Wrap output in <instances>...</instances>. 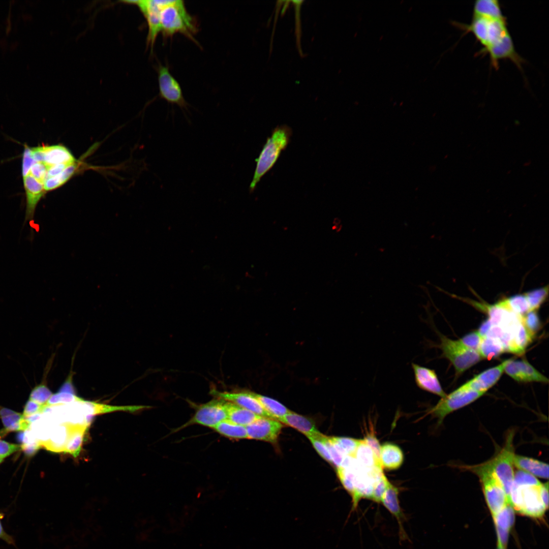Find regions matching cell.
<instances>
[{"instance_id": "74e56055", "label": "cell", "mask_w": 549, "mask_h": 549, "mask_svg": "<svg viewBox=\"0 0 549 549\" xmlns=\"http://www.w3.org/2000/svg\"><path fill=\"white\" fill-rule=\"evenodd\" d=\"M75 394L58 391L52 394L46 404L47 408L60 405H66L83 400Z\"/></svg>"}, {"instance_id": "ab89813d", "label": "cell", "mask_w": 549, "mask_h": 549, "mask_svg": "<svg viewBox=\"0 0 549 549\" xmlns=\"http://www.w3.org/2000/svg\"><path fill=\"white\" fill-rule=\"evenodd\" d=\"M320 439L326 446L332 459V464L337 467L341 466L346 456L343 455L336 448L330 439L329 437L322 435Z\"/></svg>"}, {"instance_id": "db71d44e", "label": "cell", "mask_w": 549, "mask_h": 549, "mask_svg": "<svg viewBox=\"0 0 549 549\" xmlns=\"http://www.w3.org/2000/svg\"><path fill=\"white\" fill-rule=\"evenodd\" d=\"M32 156L36 162L43 163L44 159V146H38L30 148Z\"/></svg>"}, {"instance_id": "8d00e7d4", "label": "cell", "mask_w": 549, "mask_h": 549, "mask_svg": "<svg viewBox=\"0 0 549 549\" xmlns=\"http://www.w3.org/2000/svg\"><path fill=\"white\" fill-rule=\"evenodd\" d=\"M510 310L514 313L523 316L529 312V306L524 294H515L505 298Z\"/></svg>"}, {"instance_id": "ac0fdd59", "label": "cell", "mask_w": 549, "mask_h": 549, "mask_svg": "<svg viewBox=\"0 0 549 549\" xmlns=\"http://www.w3.org/2000/svg\"><path fill=\"white\" fill-rule=\"evenodd\" d=\"M26 195L25 221L33 220L38 203L45 193L43 184L30 174L23 177Z\"/></svg>"}, {"instance_id": "c3c4849f", "label": "cell", "mask_w": 549, "mask_h": 549, "mask_svg": "<svg viewBox=\"0 0 549 549\" xmlns=\"http://www.w3.org/2000/svg\"><path fill=\"white\" fill-rule=\"evenodd\" d=\"M36 162L33 159L30 148L27 145H25L23 154L22 173L23 177H25L29 174L32 166Z\"/></svg>"}, {"instance_id": "30bf717a", "label": "cell", "mask_w": 549, "mask_h": 549, "mask_svg": "<svg viewBox=\"0 0 549 549\" xmlns=\"http://www.w3.org/2000/svg\"><path fill=\"white\" fill-rule=\"evenodd\" d=\"M126 3L138 6L146 19L148 25L147 45L153 49L156 38L161 33L160 13L169 1L141 0L128 1Z\"/></svg>"}, {"instance_id": "d6986e66", "label": "cell", "mask_w": 549, "mask_h": 549, "mask_svg": "<svg viewBox=\"0 0 549 549\" xmlns=\"http://www.w3.org/2000/svg\"><path fill=\"white\" fill-rule=\"evenodd\" d=\"M278 420L297 430L307 437H318L322 435L311 420L291 411Z\"/></svg>"}, {"instance_id": "6f0895ef", "label": "cell", "mask_w": 549, "mask_h": 549, "mask_svg": "<svg viewBox=\"0 0 549 549\" xmlns=\"http://www.w3.org/2000/svg\"><path fill=\"white\" fill-rule=\"evenodd\" d=\"M72 376H73L72 374H70L69 376V378H68L67 379V380H66L64 384L62 386V387L59 389V391L67 392H69V393H73V394H75V390H74V387H73V384H72Z\"/></svg>"}, {"instance_id": "603a6c76", "label": "cell", "mask_w": 549, "mask_h": 549, "mask_svg": "<svg viewBox=\"0 0 549 549\" xmlns=\"http://www.w3.org/2000/svg\"><path fill=\"white\" fill-rule=\"evenodd\" d=\"M0 417L5 430L8 432L24 431L30 422L23 414L0 406Z\"/></svg>"}, {"instance_id": "f1b7e54d", "label": "cell", "mask_w": 549, "mask_h": 549, "mask_svg": "<svg viewBox=\"0 0 549 549\" xmlns=\"http://www.w3.org/2000/svg\"><path fill=\"white\" fill-rule=\"evenodd\" d=\"M213 429L219 434L230 439H248L245 426L235 424L227 419L218 423Z\"/></svg>"}, {"instance_id": "bcb514c9", "label": "cell", "mask_w": 549, "mask_h": 549, "mask_svg": "<svg viewBox=\"0 0 549 549\" xmlns=\"http://www.w3.org/2000/svg\"><path fill=\"white\" fill-rule=\"evenodd\" d=\"M47 168L43 163L36 162L31 167L29 174L43 184L46 179Z\"/></svg>"}, {"instance_id": "816d5d0a", "label": "cell", "mask_w": 549, "mask_h": 549, "mask_svg": "<svg viewBox=\"0 0 549 549\" xmlns=\"http://www.w3.org/2000/svg\"><path fill=\"white\" fill-rule=\"evenodd\" d=\"M363 440L373 450L376 458L380 462L381 445L375 435L371 433L368 434L366 435Z\"/></svg>"}, {"instance_id": "44dd1931", "label": "cell", "mask_w": 549, "mask_h": 549, "mask_svg": "<svg viewBox=\"0 0 549 549\" xmlns=\"http://www.w3.org/2000/svg\"><path fill=\"white\" fill-rule=\"evenodd\" d=\"M514 465L519 470L536 477L548 479V465L539 460L520 455H514Z\"/></svg>"}, {"instance_id": "83f0119b", "label": "cell", "mask_w": 549, "mask_h": 549, "mask_svg": "<svg viewBox=\"0 0 549 549\" xmlns=\"http://www.w3.org/2000/svg\"><path fill=\"white\" fill-rule=\"evenodd\" d=\"M353 458L357 463L363 468H382L373 450L363 439L360 440Z\"/></svg>"}, {"instance_id": "2e32d148", "label": "cell", "mask_w": 549, "mask_h": 549, "mask_svg": "<svg viewBox=\"0 0 549 549\" xmlns=\"http://www.w3.org/2000/svg\"><path fill=\"white\" fill-rule=\"evenodd\" d=\"M411 366L415 383L420 389L441 398L446 396L435 370L415 363H412Z\"/></svg>"}, {"instance_id": "ee69618b", "label": "cell", "mask_w": 549, "mask_h": 549, "mask_svg": "<svg viewBox=\"0 0 549 549\" xmlns=\"http://www.w3.org/2000/svg\"><path fill=\"white\" fill-rule=\"evenodd\" d=\"M482 339L478 331H475L465 335L459 340L467 347L478 351Z\"/></svg>"}, {"instance_id": "e0dca14e", "label": "cell", "mask_w": 549, "mask_h": 549, "mask_svg": "<svg viewBox=\"0 0 549 549\" xmlns=\"http://www.w3.org/2000/svg\"><path fill=\"white\" fill-rule=\"evenodd\" d=\"M399 494L398 488L389 482L380 502L396 518L399 525L400 540L405 541L409 539L403 526L404 522L406 521L407 518L401 507Z\"/></svg>"}, {"instance_id": "5bb4252c", "label": "cell", "mask_w": 549, "mask_h": 549, "mask_svg": "<svg viewBox=\"0 0 549 549\" xmlns=\"http://www.w3.org/2000/svg\"><path fill=\"white\" fill-rule=\"evenodd\" d=\"M480 52L489 55L491 65L496 69L498 68L499 60L502 59H509L521 70L522 69V64L524 63V59L515 49L510 34L496 45L481 50Z\"/></svg>"}, {"instance_id": "f5cc1de1", "label": "cell", "mask_w": 549, "mask_h": 549, "mask_svg": "<svg viewBox=\"0 0 549 549\" xmlns=\"http://www.w3.org/2000/svg\"><path fill=\"white\" fill-rule=\"evenodd\" d=\"M70 165L71 164H61L50 167L47 169L46 179L57 175Z\"/></svg>"}, {"instance_id": "e575fe53", "label": "cell", "mask_w": 549, "mask_h": 549, "mask_svg": "<svg viewBox=\"0 0 549 549\" xmlns=\"http://www.w3.org/2000/svg\"><path fill=\"white\" fill-rule=\"evenodd\" d=\"M76 167V163H73L67 166L57 175L47 178L43 184L45 191L53 190L65 183L73 174Z\"/></svg>"}, {"instance_id": "94428289", "label": "cell", "mask_w": 549, "mask_h": 549, "mask_svg": "<svg viewBox=\"0 0 549 549\" xmlns=\"http://www.w3.org/2000/svg\"><path fill=\"white\" fill-rule=\"evenodd\" d=\"M8 432L5 429L2 431H0V436L5 435Z\"/></svg>"}, {"instance_id": "f6af8a7d", "label": "cell", "mask_w": 549, "mask_h": 549, "mask_svg": "<svg viewBox=\"0 0 549 549\" xmlns=\"http://www.w3.org/2000/svg\"><path fill=\"white\" fill-rule=\"evenodd\" d=\"M319 437H308L307 438L318 454L326 461L330 464H332L331 456L326 446L320 439Z\"/></svg>"}, {"instance_id": "91938a15", "label": "cell", "mask_w": 549, "mask_h": 549, "mask_svg": "<svg viewBox=\"0 0 549 549\" xmlns=\"http://www.w3.org/2000/svg\"><path fill=\"white\" fill-rule=\"evenodd\" d=\"M496 549H506V548L504 547L499 542L497 541Z\"/></svg>"}, {"instance_id": "f907efd6", "label": "cell", "mask_w": 549, "mask_h": 549, "mask_svg": "<svg viewBox=\"0 0 549 549\" xmlns=\"http://www.w3.org/2000/svg\"><path fill=\"white\" fill-rule=\"evenodd\" d=\"M22 448L19 444H13L0 440V457L4 459Z\"/></svg>"}, {"instance_id": "8fae6325", "label": "cell", "mask_w": 549, "mask_h": 549, "mask_svg": "<svg viewBox=\"0 0 549 549\" xmlns=\"http://www.w3.org/2000/svg\"><path fill=\"white\" fill-rule=\"evenodd\" d=\"M158 75L160 97L169 103L187 109L188 103L184 99L180 85L171 74L169 68L159 65Z\"/></svg>"}, {"instance_id": "4dcf8cb0", "label": "cell", "mask_w": 549, "mask_h": 549, "mask_svg": "<svg viewBox=\"0 0 549 549\" xmlns=\"http://www.w3.org/2000/svg\"><path fill=\"white\" fill-rule=\"evenodd\" d=\"M255 395L263 408L273 419L278 420L291 411L281 403L272 398L255 393Z\"/></svg>"}, {"instance_id": "b9f144b4", "label": "cell", "mask_w": 549, "mask_h": 549, "mask_svg": "<svg viewBox=\"0 0 549 549\" xmlns=\"http://www.w3.org/2000/svg\"><path fill=\"white\" fill-rule=\"evenodd\" d=\"M389 482L383 473L377 478L375 483L371 500L376 502L380 503Z\"/></svg>"}, {"instance_id": "ba28073f", "label": "cell", "mask_w": 549, "mask_h": 549, "mask_svg": "<svg viewBox=\"0 0 549 549\" xmlns=\"http://www.w3.org/2000/svg\"><path fill=\"white\" fill-rule=\"evenodd\" d=\"M484 393L460 387L446 394L445 397L441 398L435 406L429 410L428 414L436 418L437 423L440 425L449 414L472 403Z\"/></svg>"}, {"instance_id": "ffe728a7", "label": "cell", "mask_w": 549, "mask_h": 549, "mask_svg": "<svg viewBox=\"0 0 549 549\" xmlns=\"http://www.w3.org/2000/svg\"><path fill=\"white\" fill-rule=\"evenodd\" d=\"M403 461L404 454L398 446L388 442L381 445L380 462L382 468L396 470L402 466Z\"/></svg>"}, {"instance_id": "9f6ffc18", "label": "cell", "mask_w": 549, "mask_h": 549, "mask_svg": "<svg viewBox=\"0 0 549 549\" xmlns=\"http://www.w3.org/2000/svg\"><path fill=\"white\" fill-rule=\"evenodd\" d=\"M0 539H2L3 540H4L7 543H8V544H9L10 545H12L15 546H16L15 545V540L13 538V536L10 535V534H8L5 531V530H4V529L3 528V526L2 525V522H1V518H0Z\"/></svg>"}, {"instance_id": "680465c9", "label": "cell", "mask_w": 549, "mask_h": 549, "mask_svg": "<svg viewBox=\"0 0 549 549\" xmlns=\"http://www.w3.org/2000/svg\"><path fill=\"white\" fill-rule=\"evenodd\" d=\"M492 326V323L489 319L485 320L480 325L477 330L480 336L483 338L485 336Z\"/></svg>"}, {"instance_id": "3957f363", "label": "cell", "mask_w": 549, "mask_h": 549, "mask_svg": "<svg viewBox=\"0 0 549 549\" xmlns=\"http://www.w3.org/2000/svg\"><path fill=\"white\" fill-rule=\"evenodd\" d=\"M459 467L478 476L485 500L492 516L510 504L501 483L486 462L478 465Z\"/></svg>"}, {"instance_id": "d4e9b609", "label": "cell", "mask_w": 549, "mask_h": 549, "mask_svg": "<svg viewBox=\"0 0 549 549\" xmlns=\"http://www.w3.org/2000/svg\"><path fill=\"white\" fill-rule=\"evenodd\" d=\"M473 12V16L506 20L497 0H477L474 4Z\"/></svg>"}, {"instance_id": "60d3db41", "label": "cell", "mask_w": 549, "mask_h": 549, "mask_svg": "<svg viewBox=\"0 0 549 549\" xmlns=\"http://www.w3.org/2000/svg\"><path fill=\"white\" fill-rule=\"evenodd\" d=\"M522 322L532 336L539 329L541 323L536 311H530L522 316Z\"/></svg>"}, {"instance_id": "d6a6232c", "label": "cell", "mask_w": 549, "mask_h": 549, "mask_svg": "<svg viewBox=\"0 0 549 549\" xmlns=\"http://www.w3.org/2000/svg\"><path fill=\"white\" fill-rule=\"evenodd\" d=\"M515 362L522 375L524 382H548V379L535 369L525 359L515 360Z\"/></svg>"}, {"instance_id": "4fadbf2b", "label": "cell", "mask_w": 549, "mask_h": 549, "mask_svg": "<svg viewBox=\"0 0 549 549\" xmlns=\"http://www.w3.org/2000/svg\"><path fill=\"white\" fill-rule=\"evenodd\" d=\"M283 428L279 420L263 417L246 426L248 439L271 443L277 442Z\"/></svg>"}, {"instance_id": "484cf974", "label": "cell", "mask_w": 549, "mask_h": 549, "mask_svg": "<svg viewBox=\"0 0 549 549\" xmlns=\"http://www.w3.org/2000/svg\"><path fill=\"white\" fill-rule=\"evenodd\" d=\"M226 409L227 419L238 425L246 426L261 417L245 408L228 401H226Z\"/></svg>"}, {"instance_id": "8992f818", "label": "cell", "mask_w": 549, "mask_h": 549, "mask_svg": "<svg viewBox=\"0 0 549 549\" xmlns=\"http://www.w3.org/2000/svg\"><path fill=\"white\" fill-rule=\"evenodd\" d=\"M514 433H509L501 450L486 462L501 483L510 502V493L514 478L513 445Z\"/></svg>"}, {"instance_id": "52a82bcc", "label": "cell", "mask_w": 549, "mask_h": 549, "mask_svg": "<svg viewBox=\"0 0 549 549\" xmlns=\"http://www.w3.org/2000/svg\"><path fill=\"white\" fill-rule=\"evenodd\" d=\"M439 336L440 343L436 346L451 362L456 374L463 373L482 359L478 351L467 347L459 340H453L441 333Z\"/></svg>"}, {"instance_id": "277c9868", "label": "cell", "mask_w": 549, "mask_h": 549, "mask_svg": "<svg viewBox=\"0 0 549 549\" xmlns=\"http://www.w3.org/2000/svg\"><path fill=\"white\" fill-rule=\"evenodd\" d=\"M453 24L465 30V33H472L483 46L481 50L495 46L509 34L506 20L473 16L470 24L454 22Z\"/></svg>"}, {"instance_id": "7402d4cb", "label": "cell", "mask_w": 549, "mask_h": 549, "mask_svg": "<svg viewBox=\"0 0 549 549\" xmlns=\"http://www.w3.org/2000/svg\"><path fill=\"white\" fill-rule=\"evenodd\" d=\"M71 431V425L67 423L57 424L51 430L48 439L43 443L47 449L53 452H64Z\"/></svg>"}, {"instance_id": "836d02e7", "label": "cell", "mask_w": 549, "mask_h": 549, "mask_svg": "<svg viewBox=\"0 0 549 549\" xmlns=\"http://www.w3.org/2000/svg\"><path fill=\"white\" fill-rule=\"evenodd\" d=\"M336 448L344 456L353 458L360 440L343 437H329Z\"/></svg>"}, {"instance_id": "9c48e42d", "label": "cell", "mask_w": 549, "mask_h": 549, "mask_svg": "<svg viewBox=\"0 0 549 549\" xmlns=\"http://www.w3.org/2000/svg\"><path fill=\"white\" fill-rule=\"evenodd\" d=\"M196 407L192 417L176 431L195 424L213 429L218 423L227 419L226 401L224 400L215 398Z\"/></svg>"}, {"instance_id": "9a60e30c", "label": "cell", "mask_w": 549, "mask_h": 549, "mask_svg": "<svg viewBox=\"0 0 549 549\" xmlns=\"http://www.w3.org/2000/svg\"><path fill=\"white\" fill-rule=\"evenodd\" d=\"M508 360H505L499 365L481 372L460 387L485 393L499 380Z\"/></svg>"}, {"instance_id": "7a4b0ae2", "label": "cell", "mask_w": 549, "mask_h": 549, "mask_svg": "<svg viewBox=\"0 0 549 549\" xmlns=\"http://www.w3.org/2000/svg\"><path fill=\"white\" fill-rule=\"evenodd\" d=\"M161 32L164 37H172L181 34L195 41L198 30L194 18L187 11L184 2L169 1L160 13Z\"/></svg>"}, {"instance_id": "cb8c5ba5", "label": "cell", "mask_w": 549, "mask_h": 549, "mask_svg": "<svg viewBox=\"0 0 549 549\" xmlns=\"http://www.w3.org/2000/svg\"><path fill=\"white\" fill-rule=\"evenodd\" d=\"M44 159L43 163L48 169L51 166L61 164H72L75 160L71 153L65 147L61 145L44 146Z\"/></svg>"}, {"instance_id": "1f68e13d", "label": "cell", "mask_w": 549, "mask_h": 549, "mask_svg": "<svg viewBox=\"0 0 549 549\" xmlns=\"http://www.w3.org/2000/svg\"><path fill=\"white\" fill-rule=\"evenodd\" d=\"M514 510L511 504H508L492 516L496 529L509 532L514 522Z\"/></svg>"}, {"instance_id": "7bdbcfd3", "label": "cell", "mask_w": 549, "mask_h": 549, "mask_svg": "<svg viewBox=\"0 0 549 549\" xmlns=\"http://www.w3.org/2000/svg\"><path fill=\"white\" fill-rule=\"evenodd\" d=\"M513 483L518 485H538L541 483L534 476L521 470L515 472Z\"/></svg>"}, {"instance_id": "681fc988", "label": "cell", "mask_w": 549, "mask_h": 549, "mask_svg": "<svg viewBox=\"0 0 549 549\" xmlns=\"http://www.w3.org/2000/svg\"><path fill=\"white\" fill-rule=\"evenodd\" d=\"M504 371L507 375L515 381L524 382L522 375L516 364L515 360L509 359L505 367Z\"/></svg>"}, {"instance_id": "d590c367", "label": "cell", "mask_w": 549, "mask_h": 549, "mask_svg": "<svg viewBox=\"0 0 549 549\" xmlns=\"http://www.w3.org/2000/svg\"><path fill=\"white\" fill-rule=\"evenodd\" d=\"M548 286L532 290L525 295L529 306V312L536 311L545 301L548 295Z\"/></svg>"}, {"instance_id": "4316f807", "label": "cell", "mask_w": 549, "mask_h": 549, "mask_svg": "<svg viewBox=\"0 0 549 549\" xmlns=\"http://www.w3.org/2000/svg\"><path fill=\"white\" fill-rule=\"evenodd\" d=\"M88 428L84 426L71 425V431L64 452L76 458L79 454Z\"/></svg>"}, {"instance_id": "5b68a950", "label": "cell", "mask_w": 549, "mask_h": 549, "mask_svg": "<svg viewBox=\"0 0 549 549\" xmlns=\"http://www.w3.org/2000/svg\"><path fill=\"white\" fill-rule=\"evenodd\" d=\"M538 485H518L513 483L509 498L514 510L522 514L533 517L542 516L547 509L540 497Z\"/></svg>"}, {"instance_id": "7c38bea8", "label": "cell", "mask_w": 549, "mask_h": 549, "mask_svg": "<svg viewBox=\"0 0 549 549\" xmlns=\"http://www.w3.org/2000/svg\"><path fill=\"white\" fill-rule=\"evenodd\" d=\"M210 393L216 398L233 403L258 416L273 418L257 399L255 393L249 391H220L216 389H211Z\"/></svg>"}, {"instance_id": "7dc6e473", "label": "cell", "mask_w": 549, "mask_h": 549, "mask_svg": "<svg viewBox=\"0 0 549 549\" xmlns=\"http://www.w3.org/2000/svg\"><path fill=\"white\" fill-rule=\"evenodd\" d=\"M46 408V405H42L28 400L24 406L23 415L27 417L34 415L40 414L44 412Z\"/></svg>"}, {"instance_id": "11a10c76", "label": "cell", "mask_w": 549, "mask_h": 549, "mask_svg": "<svg viewBox=\"0 0 549 549\" xmlns=\"http://www.w3.org/2000/svg\"><path fill=\"white\" fill-rule=\"evenodd\" d=\"M540 495L541 499L545 507L547 509L548 507V483L547 481L546 483L541 485L540 489Z\"/></svg>"}, {"instance_id": "6da1fadb", "label": "cell", "mask_w": 549, "mask_h": 549, "mask_svg": "<svg viewBox=\"0 0 549 549\" xmlns=\"http://www.w3.org/2000/svg\"><path fill=\"white\" fill-rule=\"evenodd\" d=\"M291 135L292 130L287 126H278L273 130L255 160L256 168L249 187L251 192L255 190L263 176L273 166L281 152L287 146Z\"/></svg>"}, {"instance_id": "f35d334b", "label": "cell", "mask_w": 549, "mask_h": 549, "mask_svg": "<svg viewBox=\"0 0 549 549\" xmlns=\"http://www.w3.org/2000/svg\"><path fill=\"white\" fill-rule=\"evenodd\" d=\"M52 394L51 391L43 382L32 390L29 400L42 405H46Z\"/></svg>"}, {"instance_id": "f546056e", "label": "cell", "mask_w": 549, "mask_h": 549, "mask_svg": "<svg viewBox=\"0 0 549 549\" xmlns=\"http://www.w3.org/2000/svg\"><path fill=\"white\" fill-rule=\"evenodd\" d=\"M478 351L482 358L488 359L496 358L505 352L499 340L486 337L483 338Z\"/></svg>"}, {"instance_id": "6125c7cd", "label": "cell", "mask_w": 549, "mask_h": 549, "mask_svg": "<svg viewBox=\"0 0 549 549\" xmlns=\"http://www.w3.org/2000/svg\"><path fill=\"white\" fill-rule=\"evenodd\" d=\"M4 459L0 457V464L3 461Z\"/></svg>"}]
</instances>
